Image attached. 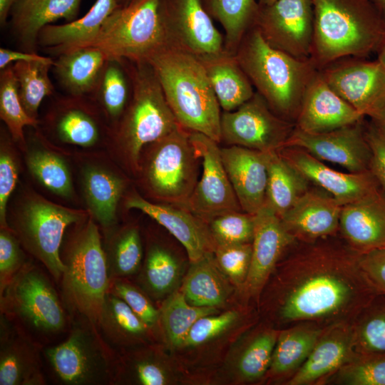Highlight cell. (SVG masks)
Returning <instances> with one entry per match:
<instances>
[{"label":"cell","mask_w":385,"mask_h":385,"mask_svg":"<svg viewBox=\"0 0 385 385\" xmlns=\"http://www.w3.org/2000/svg\"><path fill=\"white\" fill-rule=\"evenodd\" d=\"M360 257L339 234L294 242L279 267L274 315L283 329L304 322L325 327L352 323L378 294Z\"/></svg>","instance_id":"cell-1"},{"label":"cell","mask_w":385,"mask_h":385,"mask_svg":"<svg viewBox=\"0 0 385 385\" xmlns=\"http://www.w3.org/2000/svg\"><path fill=\"white\" fill-rule=\"evenodd\" d=\"M147 62L153 68L179 125L220 143L221 108L201 60L170 46Z\"/></svg>","instance_id":"cell-2"},{"label":"cell","mask_w":385,"mask_h":385,"mask_svg":"<svg viewBox=\"0 0 385 385\" xmlns=\"http://www.w3.org/2000/svg\"><path fill=\"white\" fill-rule=\"evenodd\" d=\"M311 61L318 70L344 57L366 58L385 37L384 22L370 0H312Z\"/></svg>","instance_id":"cell-3"},{"label":"cell","mask_w":385,"mask_h":385,"mask_svg":"<svg viewBox=\"0 0 385 385\" xmlns=\"http://www.w3.org/2000/svg\"><path fill=\"white\" fill-rule=\"evenodd\" d=\"M235 56L270 108L294 123L304 92L318 71L311 59H299L272 47L255 26Z\"/></svg>","instance_id":"cell-4"},{"label":"cell","mask_w":385,"mask_h":385,"mask_svg":"<svg viewBox=\"0 0 385 385\" xmlns=\"http://www.w3.org/2000/svg\"><path fill=\"white\" fill-rule=\"evenodd\" d=\"M131 80V96L119 120L115 137L135 169L143 150L180 126L158 76L148 62L125 60Z\"/></svg>","instance_id":"cell-5"},{"label":"cell","mask_w":385,"mask_h":385,"mask_svg":"<svg viewBox=\"0 0 385 385\" xmlns=\"http://www.w3.org/2000/svg\"><path fill=\"white\" fill-rule=\"evenodd\" d=\"M61 257L65 266L61 279L65 302L98 326L111 280L98 229L91 219L77 230Z\"/></svg>","instance_id":"cell-6"},{"label":"cell","mask_w":385,"mask_h":385,"mask_svg":"<svg viewBox=\"0 0 385 385\" xmlns=\"http://www.w3.org/2000/svg\"><path fill=\"white\" fill-rule=\"evenodd\" d=\"M88 46L101 49L108 58L147 62L171 46L160 0H138L126 6H117Z\"/></svg>","instance_id":"cell-7"},{"label":"cell","mask_w":385,"mask_h":385,"mask_svg":"<svg viewBox=\"0 0 385 385\" xmlns=\"http://www.w3.org/2000/svg\"><path fill=\"white\" fill-rule=\"evenodd\" d=\"M190 132L180 125L148 145L146 158L139 165L146 186L155 197L183 207L198 181L200 160L190 141Z\"/></svg>","instance_id":"cell-8"},{"label":"cell","mask_w":385,"mask_h":385,"mask_svg":"<svg viewBox=\"0 0 385 385\" xmlns=\"http://www.w3.org/2000/svg\"><path fill=\"white\" fill-rule=\"evenodd\" d=\"M85 217L83 211L60 206L37 195L23 205L15 230L24 247L59 280L65 269L60 255L64 232Z\"/></svg>","instance_id":"cell-9"},{"label":"cell","mask_w":385,"mask_h":385,"mask_svg":"<svg viewBox=\"0 0 385 385\" xmlns=\"http://www.w3.org/2000/svg\"><path fill=\"white\" fill-rule=\"evenodd\" d=\"M96 325H76L62 343L48 348L46 357L57 379L69 385L112 381L111 354Z\"/></svg>","instance_id":"cell-10"},{"label":"cell","mask_w":385,"mask_h":385,"mask_svg":"<svg viewBox=\"0 0 385 385\" xmlns=\"http://www.w3.org/2000/svg\"><path fill=\"white\" fill-rule=\"evenodd\" d=\"M294 123L277 115L257 91L245 103L221 114V141L269 153L283 148Z\"/></svg>","instance_id":"cell-11"},{"label":"cell","mask_w":385,"mask_h":385,"mask_svg":"<svg viewBox=\"0 0 385 385\" xmlns=\"http://www.w3.org/2000/svg\"><path fill=\"white\" fill-rule=\"evenodd\" d=\"M4 292V307L34 328L54 333L65 327V314L56 290L34 266L24 265Z\"/></svg>","instance_id":"cell-12"},{"label":"cell","mask_w":385,"mask_h":385,"mask_svg":"<svg viewBox=\"0 0 385 385\" xmlns=\"http://www.w3.org/2000/svg\"><path fill=\"white\" fill-rule=\"evenodd\" d=\"M319 71L329 87L362 116H379L385 105V66L377 59L344 57Z\"/></svg>","instance_id":"cell-13"},{"label":"cell","mask_w":385,"mask_h":385,"mask_svg":"<svg viewBox=\"0 0 385 385\" xmlns=\"http://www.w3.org/2000/svg\"><path fill=\"white\" fill-rule=\"evenodd\" d=\"M255 26L272 47L310 59L314 35L312 0H277L260 6Z\"/></svg>","instance_id":"cell-14"},{"label":"cell","mask_w":385,"mask_h":385,"mask_svg":"<svg viewBox=\"0 0 385 385\" xmlns=\"http://www.w3.org/2000/svg\"><path fill=\"white\" fill-rule=\"evenodd\" d=\"M190 139L202 160V171L185 208L206 222L226 212L242 211L225 168L218 143L191 131Z\"/></svg>","instance_id":"cell-15"},{"label":"cell","mask_w":385,"mask_h":385,"mask_svg":"<svg viewBox=\"0 0 385 385\" xmlns=\"http://www.w3.org/2000/svg\"><path fill=\"white\" fill-rule=\"evenodd\" d=\"M160 9L172 46L200 59L225 51L204 0H160Z\"/></svg>","instance_id":"cell-16"},{"label":"cell","mask_w":385,"mask_h":385,"mask_svg":"<svg viewBox=\"0 0 385 385\" xmlns=\"http://www.w3.org/2000/svg\"><path fill=\"white\" fill-rule=\"evenodd\" d=\"M287 146L302 148L317 159L339 165L350 173L370 171L371 153L365 136L364 118L319 133L294 127L284 147Z\"/></svg>","instance_id":"cell-17"},{"label":"cell","mask_w":385,"mask_h":385,"mask_svg":"<svg viewBox=\"0 0 385 385\" xmlns=\"http://www.w3.org/2000/svg\"><path fill=\"white\" fill-rule=\"evenodd\" d=\"M296 241L279 217L267 206L255 215L251 263L244 284L248 295L260 299L277 263Z\"/></svg>","instance_id":"cell-18"},{"label":"cell","mask_w":385,"mask_h":385,"mask_svg":"<svg viewBox=\"0 0 385 385\" xmlns=\"http://www.w3.org/2000/svg\"><path fill=\"white\" fill-rule=\"evenodd\" d=\"M342 207L332 195L310 186L279 218L295 240L312 242L339 235Z\"/></svg>","instance_id":"cell-19"},{"label":"cell","mask_w":385,"mask_h":385,"mask_svg":"<svg viewBox=\"0 0 385 385\" xmlns=\"http://www.w3.org/2000/svg\"><path fill=\"white\" fill-rule=\"evenodd\" d=\"M278 152L310 183L332 195L343 205L354 202L380 188L371 171L362 173L337 171L298 147H283Z\"/></svg>","instance_id":"cell-20"},{"label":"cell","mask_w":385,"mask_h":385,"mask_svg":"<svg viewBox=\"0 0 385 385\" xmlns=\"http://www.w3.org/2000/svg\"><path fill=\"white\" fill-rule=\"evenodd\" d=\"M364 118L329 87L318 70L304 92L294 125L302 131L319 133Z\"/></svg>","instance_id":"cell-21"},{"label":"cell","mask_w":385,"mask_h":385,"mask_svg":"<svg viewBox=\"0 0 385 385\" xmlns=\"http://www.w3.org/2000/svg\"><path fill=\"white\" fill-rule=\"evenodd\" d=\"M222 162L242 211L256 215L264 206L267 153L229 145L220 148Z\"/></svg>","instance_id":"cell-22"},{"label":"cell","mask_w":385,"mask_h":385,"mask_svg":"<svg viewBox=\"0 0 385 385\" xmlns=\"http://www.w3.org/2000/svg\"><path fill=\"white\" fill-rule=\"evenodd\" d=\"M339 234L360 254L385 250V193L381 188L343 205Z\"/></svg>","instance_id":"cell-23"},{"label":"cell","mask_w":385,"mask_h":385,"mask_svg":"<svg viewBox=\"0 0 385 385\" xmlns=\"http://www.w3.org/2000/svg\"><path fill=\"white\" fill-rule=\"evenodd\" d=\"M127 208L142 211L173 235L185 249L190 262L197 261L215 247L206 222L188 209L173 204H157L133 195L126 201Z\"/></svg>","instance_id":"cell-24"},{"label":"cell","mask_w":385,"mask_h":385,"mask_svg":"<svg viewBox=\"0 0 385 385\" xmlns=\"http://www.w3.org/2000/svg\"><path fill=\"white\" fill-rule=\"evenodd\" d=\"M352 323L329 327L286 385L327 384L356 354Z\"/></svg>","instance_id":"cell-25"},{"label":"cell","mask_w":385,"mask_h":385,"mask_svg":"<svg viewBox=\"0 0 385 385\" xmlns=\"http://www.w3.org/2000/svg\"><path fill=\"white\" fill-rule=\"evenodd\" d=\"M81 0H17L10 16L12 30L24 51L36 53L41 29L64 19L76 20Z\"/></svg>","instance_id":"cell-26"},{"label":"cell","mask_w":385,"mask_h":385,"mask_svg":"<svg viewBox=\"0 0 385 385\" xmlns=\"http://www.w3.org/2000/svg\"><path fill=\"white\" fill-rule=\"evenodd\" d=\"M53 65L56 80L70 96L91 97L108 59L98 47L81 46L58 53Z\"/></svg>","instance_id":"cell-27"},{"label":"cell","mask_w":385,"mask_h":385,"mask_svg":"<svg viewBox=\"0 0 385 385\" xmlns=\"http://www.w3.org/2000/svg\"><path fill=\"white\" fill-rule=\"evenodd\" d=\"M88 99L70 95L58 99L49 123L61 141L82 147L92 146L99 141L101 122Z\"/></svg>","instance_id":"cell-28"},{"label":"cell","mask_w":385,"mask_h":385,"mask_svg":"<svg viewBox=\"0 0 385 385\" xmlns=\"http://www.w3.org/2000/svg\"><path fill=\"white\" fill-rule=\"evenodd\" d=\"M116 7L115 0H96L81 18L43 27L38 35V45L55 55L70 48L90 45Z\"/></svg>","instance_id":"cell-29"},{"label":"cell","mask_w":385,"mask_h":385,"mask_svg":"<svg viewBox=\"0 0 385 385\" xmlns=\"http://www.w3.org/2000/svg\"><path fill=\"white\" fill-rule=\"evenodd\" d=\"M0 351L1 385L44 384L36 348L22 334L1 324Z\"/></svg>","instance_id":"cell-30"},{"label":"cell","mask_w":385,"mask_h":385,"mask_svg":"<svg viewBox=\"0 0 385 385\" xmlns=\"http://www.w3.org/2000/svg\"><path fill=\"white\" fill-rule=\"evenodd\" d=\"M200 60L224 111L237 109L254 95V87L235 55L224 51Z\"/></svg>","instance_id":"cell-31"},{"label":"cell","mask_w":385,"mask_h":385,"mask_svg":"<svg viewBox=\"0 0 385 385\" xmlns=\"http://www.w3.org/2000/svg\"><path fill=\"white\" fill-rule=\"evenodd\" d=\"M329 327L304 322L280 329L268 371L273 376H289V380Z\"/></svg>","instance_id":"cell-32"},{"label":"cell","mask_w":385,"mask_h":385,"mask_svg":"<svg viewBox=\"0 0 385 385\" xmlns=\"http://www.w3.org/2000/svg\"><path fill=\"white\" fill-rule=\"evenodd\" d=\"M190 263L182 289L187 301L197 307H215L222 304L232 289L212 252Z\"/></svg>","instance_id":"cell-33"},{"label":"cell","mask_w":385,"mask_h":385,"mask_svg":"<svg viewBox=\"0 0 385 385\" xmlns=\"http://www.w3.org/2000/svg\"><path fill=\"white\" fill-rule=\"evenodd\" d=\"M265 205L279 217L310 188V182L277 151L267 153Z\"/></svg>","instance_id":"cell-34"},{"label":"cell","mask_w":385,"mask_h":385,"mask_svg":"<svg viewBox=\"0 0 385 385\" xmlns=\"http://www.w3.org/2000/svg\"><path fill=\"white\" fill-rule=\"evenodd\" d=\"M82 183L91 215L103 226L110 227L116 219L117 206L125 188L123 180L108 169L90 166L83 170Z\"/></svg>","instance_id":"cell-35"},{"label":"cell","mask_w":385,"mask_h":385,"mask_svg":"<svg viewBox=\"0 0 385 385\" xmlns=\"http://www.w3.org/2000/svg\"><path fill=\"white\" fill-rule=\"evenodd\" d=\"M204 6L225 31V51L235 55L246 34L255 24L260 5L257 0H204Z\"/></svg>","instance_id":"cell-36"},{"label":"cell","mask_w":385,"mask_h":385,"mask_svg":"<svg viewBox=\"0 0 385 385\" xmlns=\"http://www.w3.org/2000/svg\"><path fill=\"white\" fill-rule=\"evenodd\" d=\"M131 80L123 59L108 58L91 98L111 121H119L131 96Z\"/></svg>","instance_id":"cell-37"},{"label":"cell","mask_w":385,"mask_h":385,"mask_svg":"<svg viewBox=\"0 0 385 385\" xmlns=\"http://www.w3.org/2000/svg\"><path fill=\"white\" fill-rule=\"evenodd\" d=\"M98 326L110 342L118 345L143 339L149 329L123 299L110 292L106 296Z\"/></svg>","instance_id":"cell-38"},{"label":"cell","mask_w":385,"mask_h":385,"mask_svg":"<svg viewBox=\"0 0 385 385\" xmlns=\"http://www.w3.org/2000/svg\"><path fill=\"white\" fill-rule=\"evenodd\" d=\"M53 63L18 61L12 64L21 102L26 112L34 119H37L38 110L42 101L54 92V86L48 75Z\"/></svg>","instance_id":"cell-39"},{"label":"cell","mask_w":385,"mask_h":385,"mask_svg":"<svg viewBox=\"0 0 385 385\" xmlns=\"http://www.w3.org/2000/svg\"><path fill=\"white\" fill-rule=\"evenodd\" d=\"M160 312V319L168 342L178 347L183 346L190 328L199 318L217 311L215 307L192 305L182 292H175L164 302Z\"/></svg>","instance_id":"cell-40"},{"label":"cell","mask_w":385,"mask_h":385,"mask_svg":"<svg viewBox=\"0 0 385 385\" xmlns=\"http://www.w3.org/2000/svg\"><path fill=\"white\" fill-rule=\"evenodd\" d=\"M351 324L356 353H385V294H376Z\"/></svg>","instance_id":"cell-41"},{"label":"cell","mask_w":385,"mask_h":385,"mask_svg":"<svg viewBox=\"0 0 385 385\" xmlns=\"http://www.w3.org/2000/svg\"><path fill=\"white\" fill-rule=\"evenodd\" d=\"M106 256L110 280L135 274L143 257L141 239L135 227H125L110 240Z\"/></svg>","instance_id":"cell-42"},{"label":"cell","mask_w":385,"mask_h":385,"mask_svg":"<svg viewBox=\"0 0 385 385\" xmlns=\"http://www.w3.org/2000/svg\"><path fill=\"white\" fill-rule=\"evenodd\" d=\"M28 168L45 188L62 197L73 193L72 178L65 161L46 149H34L26 157Z\"/></svg>","instance_id":"cell-43"},{"label":"cell","mask_w":385,"mask_h":385,"mask_svg":"<svg viewBox=\"0 0 385 385\" xmlns=\"http://www.w3.org/2000/svg\"><path fill=\"white\" fill-rule=\"evenodd\" d=\"M0 117L12 138L21 144L24 143V128L38 124L37 119L29 115L23 107L12 65L0 73Z\"/></svg>","instance_id":"cell-44"},{"label":"cell","mask_w":385,"mask_h":385,"mask_svg":"<svg viewBox=\"0 0 385 385\" xmlns=\"http://www.w3.org/2000/svg\"><path fill=\"white\" fill-rule=\"evenodd\" d=\"M327 384L385 385V353H356Z\"/></svg>","instance_id":"cell-45"},{"label":"cell","mask_w":385,"mask_h":385,"mask_svg":"<svg viewBox=\"0 0 385 385\" xmlns=\"http://www.w3.org/2000/svg\"><path fill=\"white\" fill-rule=\"evenodd\" d=\"M179 265L166 249L155 245L147 254L143 270V281L149 292L156 296L169 292L179 277Z\"/></svg>","instance_id":"cell-46"},{"label":"cell","mask_w":385,"mask_h":385,"mask_svg":"<svg viewBox=\"0 0 385 385\" xmlns=\"http://www.w3.org/2000/svg\"><path fill=\"white\" fill-rule=\"evenodd\" d=\"M279 332V329H266L247 344L237 363L238 372L243 380H257L268 371Z\"/></svg>","instance_id":"cell-47"},{"label":"cell","mask_w":385,"mask_h":385,"mask_svg":"<svg viewBox=\"0 0 385 385\" xmlns=\"http://www.w3.org/2000/svg\"><path fill=\"white\" fill-rule=\"evenodd\" d=\"M255 215L233 211L215 217L208 222L209 231L215 244L252 243Z\"/></svg>","instance_id":"cell-48"},{"label":"cell","mask_w":385,"mask_h":385,"mask_svg":"<svg viewBox=\"0 0 385 385\" xmlns=\"http://www.w3.org/2000/svg\"><path fill=\"white\" fill-rule=\"evenodd\" d=\"M252 243L215 244L214 258L220 270L233 284H245L250 267Z\"/></svg>","instance_id":"cell-49"},{"label":"cell","mask_w":385,"mask_h":385,"mask_svg":"<svg viewBox=\"0 0 385 385\" xmlns=\"http://www.w3.org/2000/svg\"><path fill=\"white\" fill-rule=\"evenodd\" d=\"M109 292L123 299L149 329L160 319V312L142 292L130 284L114 279L110 282Z\"/></svg>","instance_id":"cell-50"},{"label":"cell","mask_w":385,"mask_h":385,"mask_svg":"<svg viewBox=\"0 0 385 385\" xmlns=\"http://www.w3.org/2000/svg\"><path fill=\"white\" fill-rule=\"evenodd\" d=\"M238 317L237 312L227 311L199 318L190 328L183 346H195L207 342L227 329Z\"/></svg>","instance_id":"cell-51"},{"label":"cell","mask_w":385,"mask_h":385,"mask_svg":"<svg viewBox=\"0 0 385 385\" xmlns=\"http://www.w3.org/2000/svg\"><path fill=\"white\" fill-rule=\"evenodd\" d=\"M23 255L19 240L8 228L0 232V282L3 292L23 267Z\"/></svg>","instance_id":"cell-52"},{"label":"cell","mask_w":385,"mask_h":385,"mask_svg":"<svg viewBox=\"0 0 385 385\" xmlns=\"http://www.w3.org/2000/svg\"><path fill=\"white\" fill-rule=\"evenodd\" d=\"M8 145L1 140L0 153V222L1 228H8L6 206L19 176L18 165Z\"/></svg>","instance_id":"cell-53"},{"label":"cell","mask_w":385,"mask_h":385,"mask_svg":"<svg viewBox=\"0 0 385 385\" xmlns=\"http://www.w3.org/2000/svg\"><path fill=\"white\" fill-rule=\"evenodd\" d=\"M365 136L370 147V171L385 193V133L371 120L365 123Z\"/></svg>","instance_id":"cell-54"},{"label":"cell","mask_w":385,"mask_h":385,"mask_svg":"<svg viewBox=\"0 0 385 385\" xmlns=\"http://www.w3.org/2000/svg\"><path fill=\"white\" fill-rule=\"evenodd\" d=\"M361 267L379 294H385V250H374L360 257Z\"/></svg>","instance_id":"cell-55"},{"label":"cell","mask_w":385,"mask_h":385,"mask_svg":"<svg viewBox=\"0 0 385 385\" xmlns=\"http://www.w3.org/2000/svg\"><path fill=\"white\" fill-rule=\"evenodd\" d=\"M133 379L143 385H164L168 374L163 365L153 357L138 358L132 363Z\"/></svg>","instance_id":"cell-56"},{"label":"cell","mask_w":385,"mask_h":385,"mask_svg":"<svg viewBox=\"0 0 385 385\" xmlns=\"http://www.w3.org/2000/svg\"><path fill=\"white\" fill-rule=\"evenodd\" d=\"M18 61H43L53 63L54 59L50 57L40 56L36 53L17 51L5 48H0L1 70L11 65V63Z\"/></svg>","instance_id":"cell-57"},{"label":"cell","mask_w":385,"mask_h":385,"mask_svg":"<svg viewBox=\"0 0 385 385\" xmlns=\"http://www.w3.org/2000/svg\"><path fill=\"white\" fill-rule=\"evenodd\" d=\"M17 0H0V24L4 26L10 15L11 9Z\"/></svg>","instance_id":"cell-58"},{"label":"cell","mask_w":385,"mask_h":385,"mask_svg":"<svg viewBox=\"0 0 385 385\" xmlns=\"http://www.w3.org/2000/svg\"><path fill=\"white\" fill-rule=\"evenodd\" d=\"M379 14L385 26V0H370Z\"/></svg>","instance_id":"cell-59"},{"label":"cell","mask_w":385,"mask_h":385,"mask_svg":"<svg viewBox=\"0 0 385 385\" xmlns=\"http://www.w3.org/2000/svg\"><path fill=\"white\" fill-rule=\"evenodd\" d=\"M380 130L385 133V105L380 112L379 116L374 120H371Z\"/></svg>","instance_id":"cell-60"},{"label":"cell","mask_w":385,"mask_h":385,"mask_svg":"<svg viewBox=\"0 0 385 385\" xmlns=\"http://www.w3.org/2000/svg\"><path fill=\"white\" fill-rule=\"evenodd\" d=\"M376 53L377 60L385 66V37L381 43Z\"/></svg>","instance_id":"cell-61"},{"label":"cell","mask_w":385,"mask_h":385,"mask_svg":"<svg viewBox=\"0 0 385 385\" xmlns=\"http://www.w3.org/2000/svg\"><path fill=\"white\" fill-rule=\"evenodd\" d=\"M138 0H115L117 6H126Z\"/></svg>","instance_id":"cell-62"},{"label":"cell","mask_w":385,"mask_h":385,"mask_svg":"<svg viewBox=\"0 0 385 385\" xmlns=\"http://www.w3.org/2000/svg\"><path fill=\"white\" fill-rule=\"evenodd\" d=\"M277 0H257V2L260 6H267L272 4Z\"/></svg>","instance_id":"cell-63"}]
</instances>
